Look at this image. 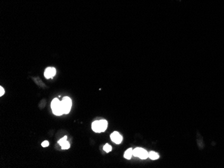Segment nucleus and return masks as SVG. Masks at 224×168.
<instances>
[{
    "label": "nucleus",
    "mask_w": 224,
    "mask_h": 168,
    "mask_svg": "<svg viewBox=\"0 0 224 168\" xmlns=\"http://www.w3.org/2000/svg\"><path fill=\"white\" fill-rule=\"evenodd\" d=\"M92 129L96 133H101L104 132L108 128V121L104 119H101L99 121H95L92 123Z\"/></svg>",
    "instance_id": "f257e3e1"
},
{
    "label": "nucleus",
    "mask_w": 224,
    "mask_h": 168,
    "mask_svg": "<svg viewBox=\"0 0 224 168\" xmlns=\"http://www.w3.org/2000/svg\"><path fill=\"white\" fill-rule=\"evenodd\" d=\"M51 108L53 113H54L55 115L60 116L64 114L62 105H61V101L58 100L57 98L52 100L51 103Z\"/></svg>",
    "instance_id": "f03ea898"
},
{
    "label": "nucleus",
    "mask_w": 224,
    "mask_h": 168,
    "mask_svg": "<svg viewBox=\"0 0 224 168\" xmlns=\"http://www.w3.org/2000/svg\"><path fill=\"white\" fill-rule=\"evenodd\" d=\"M61 105L63 109L64 114H68L69 113L72 106V101L71 99L68 96H65L63 97V100L61 101Z\"/></svg>",
    "instance_id": "7ed1b4c3"
},
{
    "label": "nucleus",
    "mask_w": 224,
    "mask_h": 168,
    "mask_svg": "<svg viewBox=\"0 0 224 168\" xmlns=\"http://www.w3.org/2000/svg\"><path fill=\"white\" fill-rule=\"evenodd\" d=\"M133 156L138 157L142 159H146L149 157V153H148V151L144 149L138 147L133 150Z\"/></svg>",
    "instance_id": "20e7f679"
},
{
    "label": "nucleus",
    "mask_w": 224,
    "mask_h": 168,
    "mask_svg": "<svg viewBox=\"0 0 224 168\" xmlns=\"http://www.w3.org/2000/svg\"><path fill=\"white\" fill-rule=\"evenodd\" d=\"M111 141L114 142L116 144H120L122 141V136L119 134L118 132L114 131L113 133L111 135Z\"/></svg>",
    "instance_id": "39448f33"
},
{
    "label": "nucleus",
    "mask_w": 224,
    "mask_h": 168,
    "mask_svg": "<svg viewBox=\"0 0 224 168\" xmlns=\"http://www.w3.org/2000/svg\"><path fill=\"white\" fill-rule=\"evenodd\" d=\"M56 75V69L54 67H48L44 71V76L46 78L49 79L53 78Z\"/></svg>",
    "instance_id": "423d86ee"
},
{
    "label": "nucleus",
    "mask_w": 224,
    "mask_h": 168,
    "mask_svg": "<svg viewBox=\"0 0 224 168\" xmlns=\"http://www.w3.org/2000/svg\"><path fill=\"white\" fill-rule=\"evenodd\" d=\"M132 156H133V149L132 148L127 149L124 154V157L127 159H130Z\"/></svg>",
    "instance_id": "0eeeda50"
},
{
    "label": "nucleus",
    "mask_w": 224,
    "mask_h": 168,
    "mask_svg": "<svg viewBox=\"0 0 224 168\" xmlns=\"http://www.w3.org/2000/svg\"><path fill=\"white\" fill-rule=\"evenodd\" d=\"M149 157L152 160H156L159 158V155L154 151H151L149 153Z\"/></svg>",
    "instance_id": "6e6552de"
},
{
    "label": "nucleus",
    "mask_w": 224,
    "mask_h": 168,
    "mask_svg": "<svg viewBox=\"0 0 224 168\" xmlns=\"http://www.w3.org/2000/svg\"><path fill=\"white\" fill-rule=\"evenodd\" d=\"M60 146L62 149H68L70 148V143L68 141H66L65 143H63Z\"/></svg>",
    "instance_id": "1a4fd4ad"
},
{
    "label": "nucleus",
    "mask_w": 224,
    "mask_h": 168,
    "mask_svg": "<svg viewBox=\"0 0 224 168\" xmlns=\"http://www.w3.org/2000/svg\"><path fill=\"white\" fill-rule=\"evenodd\" d=\"M103 150L106 153H109V152H110L111 151V150H112V147H111V146H110V145H109V144L107 143V144L105 145V146H104Z\"/></svg>",
    "instance_id": "9d476101"
},
{
    "label": "nucleus",
    "mask_w": 224,
    "mask_h": 168,
    "mask_svg": "<svg viewBox=\"0 0 224 168\" xmlns=\"http://www.w3.org/2000/svg\"><path fill=\"white\" fill-rule=\"evenodd\" d=\"M66 141H67V136H65L64 137H63V138L60 139L59 140V141H58V143H59L60 146H61V145H62L63 143H64Z\"/></svg>",
    "instance_id": "9b49d317"
},
{
    "label": "nucleus",
    "mask_w": 224,
    "mask_h": 168,
    "mask_svg": "<svg viewBox=\"0 0 224 168\" xmlns=\"http://www.w3.org/2000/svg\"><path fill=\"white\" fill-rule=\"evenodd\" d=\"M48 146H49V142L47 141H44L42 143V146L43 147H47Z\"/></svg>",
    "instance_id": "f8f14e48"
},
{
    "label": "nucleus",
    "mask_w": 224,
    "mask_h": 168,
    "mask_svg": "<svg viewBox=\"0 0 224 168\" xmlns=\"http://www.w3.org/2000/svg\"><path fill=\"white\" fill-rule=\"evenodd\" d=\"M5 93V91H4V88L2 87V86H0V96H2Z\"/></svg>",
    "instance_id": "ddd939ff"
}]
</instances>
